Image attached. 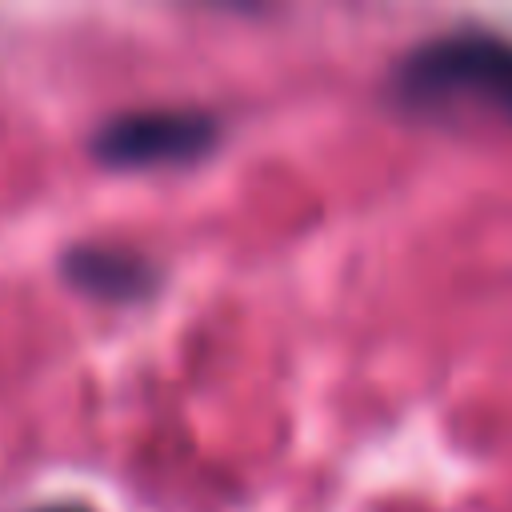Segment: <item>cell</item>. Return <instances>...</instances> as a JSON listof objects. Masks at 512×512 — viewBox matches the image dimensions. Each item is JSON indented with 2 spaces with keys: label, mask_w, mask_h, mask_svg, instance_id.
Wrapping results in <instances>:
<instances>
[{
  "label": "cell",
  "mask_w": 512,
  "mask_h": 512,
  "mask_svg": "<svg viewBox=\"0 0 512 512\" xmlns=\"http://www.w3.org/2000/svg\"><path fill=\"white\" fill-rule=\"evenodd\" d=\"M392 96L416 112L480 104L512 120V40L492 32H448L424 40L396 64Z\"/></svg>",
  "instance_id": "1"
},
{
  "label": "cell",
  "mask_w": 512,
  "mask_h": 512,
  "mask_svg": "<svg viewBox=\"0 0 512 512\" xmlns=\"http://www.w3.org/2000/svg\"><path fill=\"white\" fill-rule=\"evenodd\" d=\"M220 144V120L208 108H136L104 120L92 136V160L116 172L196 164Z\"/></svg>",
  "instance_id": "2"
},
{
  "label": "cell",
  "mask_w": 512,
  "mask_h": 512,
  "mask_svg": "<svg viewBox=\"0 0 512 512\" xmlns=\"http://www.w3.org/2000/svg\"><path fill=\"white\" fill-rule=\"evenodd\" d=\"M60 272L76 292L104 304H136L160 288V268L116 244H72L60 252Z\"/></svg>",
  "instance_id": "3"
},
{
  "label": "cell",
  "mask_w": 512,
  "mask_h": 512,
  "mask_svg": "<svg viewBox=\"0 0 512 512\" xmlns=\"http://www.w3.org/2000/svg\"><path fill=\"white\" fill-rule=\"evenodd\" d=\"M24 512H88L84 504H40V508H24Z\"/></svg>",
  "instance_id": "4"
}]
</instances>
